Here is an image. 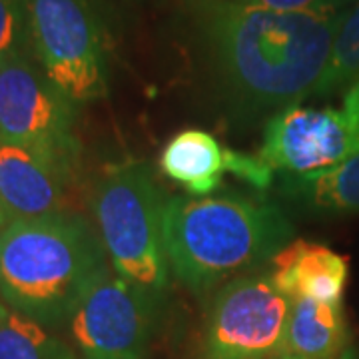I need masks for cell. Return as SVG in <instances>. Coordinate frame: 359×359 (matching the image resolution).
<instances>
[{
	"label": "cell",
	"mask_w": 359,
	"mask_h": 359,
	"mask_svg": "<svg viewBox=\"0 0 359 359\" xmlns=\"http://www.w3.org/2000/svg\"><path fill=\"white\" fill-rule=\"evenodd\" d=\"M196 46L222 96L242 116L311 96L341 13H280L236 0H182Z\"/></svg>",
	"instance_id": "cell-1"
},
{
	"label": "cell",
	"mask_w": 359,
	"mask_h": 359,
	"mask_svg": "<svg viewBox=\"0 0 359 359\" xmlns=\"http://www.w3.org/2000/svg\"><path fill=\"white\" fill-rule=\"evenodd\" d=\"M294 238L278 205L244 196H178L164 212L170 273L205 294L269 262Z\"/></svg>",
	"instance_id": "cell-2"
},
{
	"label": "cell",
	"mask_w": 359,
	"mask_h": 359,
	"mask_svg": "<svg viewBox=\"0 0 359 359\" xmlns=\"http://www.w3.org/2000/svg\"><path fill=\"white\" fill-rule=\"evenodd\" d=\"M104 266L98 231L72 214L13 219L0 230V299L42 325L70 320Z\"/></svg>",
	"instance_id": "cell-3"
},
{
	"label": "cell",
	"mask_w": 359,
	"mask_h": 359,
	"mask_svg": "<svg viewBox=\"0 0 359 359\" xmlns=\"http://www.w3.org/2000/svg\"><path fill=\"white\" fill-rule=\"evenodd\" d=\"M166 202L152 172L136 160L108 168L92 192L96 231L112 269L160 299L170 285Z\"/></svg>",
	"instance_id": "cell-4"
},
{
	"label": "cell",
	"mask_w": 359,
	"mask_h": 359,
	"mask_svg": "<svg viewBox=\"0 0 359 359\" xmlns=\"http://www.w3.org/2000/svg\"><path fill=\"white\" fill-rule=\"evenodd\" d=\"M32 54L78 108L108 94L102 22L92 0H26Z\"/></svg>",
	"instance_id": "cell-5"
},
{
	"label": "cell",
	"mask_w": 359,
	"mask_h": 359,
	"mask_svg": "<svg viewBox=\"0 0 359 359\" xmlns=\"http://www.w3.org/2000/svg\"><path fill=\"white\" fill-rule=\"evenodd\" d=\"M76 112L34 54L0 65V144L28 148L72 170L80 154Z\"/></svg>",
	"instance_id": "cell-6"
},
{
	"label": "cell",
	"mask_w": 359,
	"mask_h": 359,
	"mask_svg": "<svg viewBox=\"0 0 359 359\" xmlns=\"http://www.w3.org/2000/svg\"><path fill=\"white\" fill-rule=\"evenodd\" d=\"M294 299L269 276L245 273L219 287L205 316V359H278L285 355Z\"/></svg>",
	"instance_id": "cell-7"
},
{
	"label": "cell",
	"mask_w": 359,
	"mask_h": 359,
	"mask_svg": "<svg viewBox=\"0 0 359 359\" xmlns=\"http://www.w3.org/2000/svg\"><path fill=\"white\" fill-rule=\"evenodd\" d=\"M162 299L104 266L70 316V334L86 359H146Z\"/></svg>",
	"instance_id": "cell-8"
},
{
	"label": "cell",
	"mask_w": 359,
	"mask_h": 359,
	"mask_svg": "<svg viewBox=\"0 0 359 359\" xmlns=\"http://www.w3.org/2000/svg\"><path fill=\"white\" fill-rule=\"evenodd\" d=\"M359 154V80L339 106H290L268 120L259 158L273 172L308 174Z\"/></svg>",
	"instance_id": "cell-9"
},
{
	"label": "cell",
	"mask_w": 359,
	"mask_h": 359,
	"mask_svg": "<svg viewBox=\"0 0 359 359\" xmlns=\"http://www.w3.org/2000/svg\"><path fill=\"white\" fill-rule=\"evenodd\" d=\"M70 176L72 170L52 158L0 144V200L11 222L62 214Z\"/></svg>",
	"instance_id": "cell-10"
},
{
	"label": "cell",
	"mask_w": 359,
	"mask_h": 359,
	"mask_svg": "<svg viewBox=\"0 0 359 359\" xmlns=\"http://www.w3.org/2000/svg\"><path fill=\"white\" fill-rule=\"evenodd\" d=\"M271 282L292 299L309 297L341 304L349 266L344 256L321 244L295 240L269 259Z\"/></svg>",
	"instance_id": "cell-11"
},
{
	"label": "cell",
	"mask_w": 359,
	"mask_h": 359,
	"mask_svg": "<svg viewBox=\"0 0 359 359\" xmlns=\"http://www.w3.org/2000/svg\"><path fill=\"white\" fill-rule=\"evenodd\" d=\"M230 152L210 132L188 128L164 146L160 168L190 196H212L224 172H230Z\"/></svg>",
	"instance_id": "cell-12"
},
{
	"label": "cell",
	"mask_w": 359,
	"mask_h": 359,
	"mask_svg": "<svg viewBox=\"0 0 359 359\" xmlns=\"http://www.w3.org/2000/svg\"><path fill=\"white\" fill-rule=\"evenodd\" d=\"M349 344L341 304L297 297L292 304L285 355L302 359H339Z\"/></svg>",
	"instance_id": "cell-13"
},
{
	"label": "cell",
	"mask_w": 359,
	"mask_h": 359,
	"mask_svg": "<svg viewBox=\"0 0 359 359\" xmlns=\"http://www.w3.org/2000/svg\"><path fill=\"white\" fill-rule=\"evenodd\" d=\"M282 194L313 214H359V154L318 172L283 174Z\"/></svg>",
	"instance_id": "cell-14"
},
{
	"label": "cell",
	"mask_w": 359,
	"mask_h": 359,
	"mask_svg": "<svg viewBox=\"0 0 359 359\" xmlns=\"http://www.w3.org/2000/svg\"><path fill=\"white\" fill-rule=\"evenodd\" d=\"M0 359H76V355L46 325L8 309L0 321Z\"/></svg>",
	"instance_id": "cell-15"
},
{
	"label": "cell",
	"mask_w": 359,
	"mask_h": 359,
	"mask_svg": "<svg viewBox=\"0 0 359 359\" xmlns=\"http://www.w3.org/2000/svg\"><path fill=\"white\" fill-rule=\"evenodd\" d=\"M359 80V0L341 11L330 62L311 96H330ZM309 96V98H311Z\"/></svg>",
	"instance_id": "cell-16"
},
{
	"label": "cell",
	"mask_w": 359,
	"mask_h": 359,
	"mask_svg": "<svg viewBox=\"0 0 359 359\" xmlns=\"http://www.w3.org/2000/svg\"><path fill=\"white\" fill-rule=\"evenodd\" d=\"M32 54L26 0H0V65Z\"/></svg>",
	"instance_id": "cell-17"
},
{
	"label": "cell",
	"mask_w": 359,
	"mask_h": 359,
	"mask_svg": "<svg viewBox=\"0 0 359 359\" xmlns=\"http://www.w3.org/2000/svg\"><path fill=\"white\" fill-rule=\"evenodd\" d=\"M252 6H262L280 13H309V14H335L341 13L355 0H236Z\"/></svg>",
	"instance_id": "cell-18"
},
{
	"label": "cell",
	"mask_w": 359,
	"mask_h": 359,
	"mask_svg": "<svg viewBox=\"0 0 359 359\" xmlns=\"http://www.w3.org/2000/svg\"><path fill=\"white\" fill-rule=\"evenodd\" d=\"M8 222H11V218H8V214H6V210H4V205H2V200H0V230H2Z\"/></svg>",
	"instance_id": "cell-19"
},
{
	"label": "cell",
	"mask_w": 359,
	"mask_h": 359,
	"mask_svg": "<svg viewBox=\"0 0 359 359\" xmlns=\"http://www.w3.org/2000/svg\"><path fill=\"white\" fill-rule=\"evenodd\" d=\"M8 306H6V304H4V302H2V299H0V321L4 320V316H6V313H8Z\"/></svg>",
	"instance_id": "cell-20"
},
{
	"label": "cell",
	"mask_w": 359,
	"mask_h": 359,
	"mask_svg": "<svg viewBox=\"0 0 359 359\" xmlns=\"http://www.w3.org/2000/svg\"><path fill=\"white\" fill-rule=\"evenodd\" d=\"M278 359H302V358H294V355H282V358H278ZM339 359H353L349 353H346L344 358H339Z\"/></svg>",
	"instance_id": "cell-21"
}]
</instances>
